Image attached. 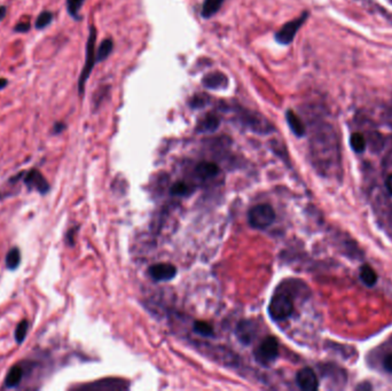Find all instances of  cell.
<instances>
[{"label": "cell", "instance_id": "32", "mask_svg": "<svg viewBox=\"0 0 392 391\" xmlns=\"http://www.w3.org/2000/svg\"><path fill=\"white\" fill-rule=\"evenodd\" d=\"M8 86V81L6 78H4V77H0V91H1V90H4V89H6Z\"/></svg>", "mask_w": 392, "mask_h": 391}, {"label": "cell", "instance_id": "24", "mask_svg": "<svg viewBox=\"0 0 392 391\" xmlns=\"http://www.w3.org/2000/svg\"><path fill=\"white\" fill-rule=\"evenodd\" d=\"M194 332L201 336H211L213 334V329L211 325L206 322H194Z\"/></svg>", "mask_w": 392, "mask_h": 391}, {"label": "cell", "instance_id": "31", "mask_svg": "<svg viewBox=\"0 0 392 391\" xmlns=\"http://www.w3.org/2000/svg\"><path fill=\"white\" fill-rule=\"evenodd\" d=\"M385 186H387L388 192L390 194H392V175L389 176L387 178V180H385Z\"/></svg>", "mask_w": 392, "mask_h": 391}, {"label": "cell", "instance_id": "14", "mask_svg": "<svg viewBox=\"0 0 392 391\" xmlns=\"http://www.w3.org/2000/svg\"><path fill=\"white\" fill-rule=\"evenodd\" d=\"M219 166L212 162H201L196 165V175L202 179H211L219 173Z\"/></svg>", "mask_w": 392, "mask_h": 391}, {"label": "cell", "instance_id": "21", "mask_svg": "<svg viewBox=\"0 0 392 391\" xmlns=\"http://www.w3.org/2000/svg\"><path fill=\"white\" fill-rule=\"evenodd\" d=\"M350 145L354 152L360 154L366 149V139H365V137L361 133H353L350 137Z\"/></svg>", "mask_w": 392, "mask_h": 391}, {"label": "cell", "instance_id": "25", "mask_svg": "<svg viewBox=\"0 0 392 391\" xmlns=\"http://www.w3.org/2000/svg\"><path fill=\"white\" fill-rule=\"evenodd\" d=\"M190 192H192V188H190V187L187 185L186 183H183V182L176 183L172 187H171V194H172V195H177V196L188 195Z\"/></svg>", "mask_w": 392, "mask_h": 391}, {"label": "cell", "instance_id": "10", "mask_svg": "<svg viewBox=\"0 0 392 391\" xmlns=\"http://www.w3.org/2000/svg\"><path fill=\"white\" fill-rule=\"evenodd\" d=\"M149 275L155 281H170L177 276V269L170 263H160L149 267Z\"/></svg>", "mask_w": 392, "mask_h": 391}, {"label": "cell", "instance_id": "16", "mask_svg": "<svg viewBox=\"0 0 392 391\" xmlns=\"http://www.w3.org/2000/svg\"><path fill=\"white\" fill-rule=\"evenodd\" d=\"M6 267L9 271H15L20 266V263H21V250L18 247H13V248L9 250L6 255L5 258Z\"/></svg>", "mask_w": 392, "mask_h": 391}, {"label": "cell", "instance_id": "27", "mask_svg": "<svg viewBox=\"0 0 392 391\" xmlns=\"http://www.w3.org/2000/svg\"><path fill=\"white\" fill-rule=\"evenodd\" d=\"M30 28H31V23L30 21H21L19 22L18 24L14 25V31L19 33H26L30 31Z\"/></svg>", "mask_w": 392, "mask_h": 391}, {"label": "cell", "instance_id": "9", "mask_svg": "<svg viewBox=\"0 0 392 391\" xmlns=\"http://www.w3.org/2000/svg\"><path fill=\"white\" fill-rule=\"evenodd\" d=\"M296 381L298 387L304 391H316L319 388V380L316 372L310 367H304L298 370Z\"/></svg>", "mask_w": 392, "mask_h": 391}, {"label": "cell", "instance_id": "8", "mask_svg": "<svg viewBox=\"0 0 392 391\" xmlns=\"http://www.w3.org/2000/svg\"><path fill=\"white\" fill-rule=\"evenodd\" d=\"M22 180L29 190H36L42 195L48 193L49 184L38 170L31 169L28 172H22Z\"/></svg>", "mask_w": 392, "mask_h": 391}, {"label": "cell", "instance_id": "1", "mask_svg": "<svg viewBox=\"0 0 392 391\" xmlns=\"http://www.w3.org/2000/svg\"><path fill=\"white\" fill-rule=\"evenodd\" d=\"M294 312V300L289 294L277 292L271 299L269 313L271 318L276 322H283L289 318Z\"/></svg>", "mask_w": 392, "mask_h": 391}, {"label": "cell", "instance_id": "12", "mask_svg": "<svg viewBox=\"0 0 392 391\" xmlns=\"http://www.w3.org/2000/svg\"><path fill=\"white\" fill-rule=\"evenodd\" d=\"M254 332H256V327L250 320H242L236 327L237 339L244 344H249L254 340Z\"/></svg>", "mask_w": 392, "mask_h": 391}, {"label": "cell", "instance_id": "30", "mask_svg": "<svg viewBox=\"0 0 392 391\" xmlns=\"http://www.w3.org/2000/svg\"><path fill=\"white\" fill-rule=\"evenodd\" d=\"M75 230H70L69 232H68V234H67L66 240H67V242H68L70 246H71L72 243H73V240H72V239H73V236H75V235H73V234H75Z\"/></svg>", "mask_w": 392, "mask_h": 391}, {"label": "cell", "instance_id": "13", "mask_svg": "<svg viewBox=\"0 0 392 391\" xmlns=\"http://www.w3.org/2000/svg\"><path fill=\"white\" fill-rule=\"evenodd\" d=\"M286 118H287L288 125H289L290 130L293 131L295 136L298 137V138H301V137L305 136V133H306V129H305L304 123L301 122V119L293 112V110L291 109L287 110Z\"/></svg>", "mask_w": 392, "mask_h": 391}, {"label": "cell", "instance_id": "19", "mask_svg": "<svg viewBox=\"0 0 392 391\" xmlns=\"http://www.w3.org/2000/svg\"><path fill=\"white\" fill-rule=\"evenodd\" d=\"M113 48L114 44L112 39H105L96 49V62H101L108 58L110 53L113 52Z\"/></svg>", "mask_w": 392, "mask_h": 391}, {"label": "cell", "instance_id": "2", "mask_svg": "<svg viewBox=\"0 0 392 391\" xmlns=\"http://www.w3.org/2000/svg\"><path fill=\"white\" fill-rule=\"evenodd\" d=\"M95 42H96V30L94 26L90 28L89 38H87L86 43V58H85V65L80 72L79 79H78V92L79 95L84 94L85 91V85L87 79H89L90 75H91L93 68L96 62V51H95Z\"/></svg>", "mask_w": 392, "mask_h": 391}, {"label": "cell", "instance_id": "7", "mask_svg": "<svg viewBox=\"0 0 392 391\" xmlns=\"http://www.w3.org/2000/svg\"><path fill=\"white\" fill-rule=\"evenodd\" d=\"M307 16H309V13H303L300 18L293 20V21L288 22L284 24L282 28H281L279 31L276 33V39L277 43L282 45H288L290 44L291 42L294 41L295 36L298 32V30L301 25L304 24L305 21H306Z\"/></svg>", "mask_w": 392, "mask_h": 391}, {"label": "cell", "instance_id": "28", "mask_svg": "<svg viewBox=\"0 0 392 391\" xmlns=\"http://www.w3.org/2000/svg\"><path fill=\"white\" fill-rule=\"evenodd\" d=\"M66 129V124L63 122H55L54 125H53V130H52V133L53 135H60V133H62L65 131Z\"/></svg>", "mask_w": 392, "mask_h": 391}, {"label": "cell", "instance_id": "6", "mask_svg": "<svg viewBox=\"0 0 392 391\" xmlns=\"http://www.w3.org/2000/svg\"><path fill=\"white\" fill-rule=\"evenodd\" d=\"M279 356V343L276 337L269 336L263 340L258 347L254 351V358L258 363L267 365L273 363Z\"/></svg>", "mask_w": 392, "mask_h": 391}, {"label": "cell", "instance_id": "20", "mask_svg": "<svg viewBox=\"0 0 392 391\" xmlns=\"http://www.w3.org/2000/svg\"><path fill=\"white\" fill-rule=\"evenodd\" d=\"M84 1L85 0H67L66 6H67V11H68L69 15L71 16L73 20L76 21H79L82 19V16L79 15L80 8L83 7Z\"/></svg>", "mask_w": 392, "mask_h": 391}, {"label": "cell", "instance_id": "29", "mask_svg": "<svg viewBox=\"0 0 392 391\" xmlns=\"http://www.w3.org/2000/svg\"><path fill=\"white\" fill-rule=\"evenodd\" d=\"M383 366L387 372L392 373V353H389V355L385 357L383 360Z\"/></svg>", "mask_w": 392, "mask_h": 391}, {"label": "cell", "instance_id": "22", "mask_svg": "<svg viewBox=\"0 0 392 391\" xmlns=\"http://www.w3.org/2000/svg\"><path fill=\"white\" fill-rule=\"evenodd\" d=\"M53 18H54V15H53L52 12L43 11L36 20L35 28L38 30H43V29L47 28V26L53 22Z\"/></svg>", "mask_w": 392, "mask_h": 391}, {"label": "cell", "instance_id": "17", "mask_svg": "<svg viewBox=\"0 0 392 391\" xmlns=\"http://www.w3.org/2000/svg\"><path fill=\"white\" fill-rule=\"evenodd\" d=\"M224 0H204L202 6V16L204 19H210L211 16L217 14L222 7Z\"/></svg>", "mask_w": 392, "mask_h": 391}, {"label": "cell", "instance_id": "26", "mask_svg": "<svg viewBox=\"0 0 392 391\" xmlns=\"http://www.w3.org/2000/svg\"><path fill=\"white\" fill-rule=\"evenodd\" d=\"M208 99L209 98H208V95H206V94H196V95H194L192 99H190L189 105L195 109L202 108V107L207 105Z\"/></svg>", "mask_w": 392, "mask_h": 391}, {"label": "cell", "instance_id": "15", "mask_svg": "<svg viewBox=\"0 0 392 391\" xmlns=\"http://www.w3.org/2000/svg\"><path fill=\"white\" fill-rule=\"evenodd\" d=\"M220 125V118L217 115L213 114H209L207 115L202 121L200 122L199 126H197V131L199 132H213L219 128Z\"/></svg>", "mask_w": 392, "mask_h": 391}, {"label": "cell", "instance_id": "18", "mask_svg": "<svg viewBox=\"0 0 392 391\" xmlns=\"http://www.w3.org/2000/svg\"><path fill=\"white\" fill-rule=\"evenodd\" d=\"M360 279L365 285L368 287H373L377 282V275L376 272L371 269L369 265H363L360 267Z\"/></svg>", "mask_w": 392, "mask_h": 391}, {"label": "cell", "instance_id": "11", "mask_svg": "<svg viewBox=\"0 0 392 391\" xmlns=\"http://www.w3.org/2000/svg\"><path fill=\"white\" fill-rule=\"evenodd\" d=\"M202 83L209 90H222L227 88V85H229V78H227L225 73L214 71L204 76Z\"/></svg>", "mask_w": 392, "mask_h": 391}, {"label": "cell", "instance_id": "33", "mask_svg": "<svg viewBox=\"0 0 392 391\" xmlns=\"http://www.w3.org/2000/svg\"><path fill=\"white\" fill-rule=\"evenodd\" d=\"M7 14V7L6 6H0V21L5 18Z\"/></svg>", "mask_w": 392, "mask_h": 391}, {"label": "cell", "instance_id": "3", "mask_svg": "<svg viewBox=\"0 0 392 391\" xmlns=\"http://www.w3.org/2000/svg\"><path fill=\"white\" fill-rule=\"evenodd\" d=\"M236 113L237 119H239L241 124L250 129L251 131L260 133V135H266V133L272 132L274 130L273 125L260 114L243 108L236 110Z\"/></svg>", "mask_w": 392, "mask_h": 391}, {"label": "cell", "instance_id": "5", "mask_svg": "<svg viewBox=\"0 0 392 391\" xmlns=\"http://www.w3.org/2000/svg\"><path fill=\"white\" fill-rule=\"evenodd\" d=\"M36 363L33 362H21L15 364L14 366H12L9 368L7 375L5 377L4 381V387L6 389H14V388H18L23 379L28 375L29 373H31L33 368H35Z\"/></svg>", "mask_w": 392, "mask_h": 391}, {"label": "cell", "instance_id": "23", "mask_svg": "<svg viewBox=\"0 0 392 391\" xmlns=\"http://www.w3.org/2000/svg\"><path fill=\"white\" fill-rule=\"evenodd\" d=\"M29 330V322L28 320H22V322H19V325L16 326L15 329V341L18 344H22L24 342L26 333Z\"/></svg>", "mask_w": 392, "mask_h": 391}, {"label": "cell", "instance_id": "4", "mask_svg": "<svg viewBox=\"0 0 392 391\" xmlns=\"http://www.w3.org/2000/svg\"><path fill=\"white\" fill-rule=\"evenodd\" d=\"M274 220H276V211L266 203L254 206L248 212V222L254 229L265 230L272 225Z\"/></svg>", "mask_w": 392, "mask_h": 391}]
</instances>
